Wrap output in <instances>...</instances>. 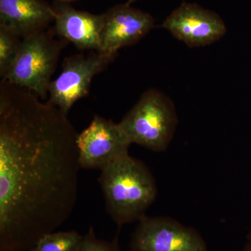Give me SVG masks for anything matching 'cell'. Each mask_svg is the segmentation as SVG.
Here are the masks:
<instances>
[{
	"mask_svg": "<svg viewBox=\"0 0 251 251\" xmlns=\"http://www.w3.org/2000/svg\"><path fill=\"white\" fill-rule=\"evenodd\" d=\"M67 114L0 82V251H29L72 215L81 169Z\"/></svg>",
	"mask_w": 251,
	"mask_h": 251,
	"instance_id": "obj_1",
	"label": "cell"
},
{
	"mask_svg": "<svg viewBox=\"0 0 251 251\" xmlns=\"http://www.w3.org/2000/svg\"><path fill=\"white\" fill-rule=\"evenodd\" d=\"M99 182L107 211L119 227L143 219L157 196L151 172L143 162L130 156L102 170Z\"/></svg>",
	"mask_w": 251,
	"mask_h": 251,
	"instance_id": "obj_2",
	"label": "cell"
},
{
	"mask_svg": "<svg viewBox=\"0 0 251 251\" xmlns=\"http://www.w3.org/2000/svg\"><path fill=\"white\" fill-rule=\"evenodd\" d=\"M119 124L130 143L161 152L174 137L178 117L173 100L161 91L150 89Z\"/></svg>",
	"mask_w": 251,
	"mask_h": 251,
	"instance_id": "obj_3",
	"label": "cell"
},
{
	"mask_svg": "<svg viewBox=\"0 0 251 251\" xmlns=\"http://www.w3.org/2000/svg\"><path fill=\"white\" fill-rule=\"evenodd\" d=\"M54 34L46 29L23 38L16 59L1 80L27 89L43 100L47 99L64 46Z\"/></svg>",
	"mask_w": 251,
	"mask_h": 251,
	"instance_id": "obj_4",
	"label": "cell"
},
{
	"mask_svg": "<svg viewBox=\"0 0 251 251\" xmlns=\"http://www.w3.org/2000/svg\"><path fill=\"white\" fill-rule=\"evenodd\" d=\"M113 59L97 51L66 57L62 72L50 85L47 101L68 114L77 100L87 97L94 77Z\"/></svg>",
	"mask_w": 251,
	"mask_h": 251,
	"instance_id": "obj_5",
	"label": "cell"
},
{
	"mask_svg": "<svg viewBox=\"0 0 251 251\" xmlns=\"http://www.w3.org/2000/svg\"><path fill=\"white\" fill-rule=\"evenodd\" d=\"M77 143L81 168L100 171L129 156L131 145L120 124L99 115L78 133Z\"/></svg>",
	"mask_w": 251,
	"mask_h": 251,
	"instance_id": "obj_6",
	"label": "cell"
},
{
	"mask_svg": "<svg viewBox=\"0 0 251 251\" xmlns=\"http://www.w3.org/2000/svg\"><path fill=\"white\" fill-rule=\"evenodd\" d=\"M130 251H207L196 229L170 217L144 216L132 235Z\"/></svg>",
	"mask_w": 251,
	"mask_h": 251,
	"instance_id": "obj_7",
	"label": "cell"
},
{
	"mask_svg": "<svg viewBox=\"0 0 251 251\" xmlns=\"http://www.w3.org/2000/svg\"><path fill=\"white\" fill-rule=\"evenodd\" d=\"M161 27L190 48L211 45L227 32L224 20L219 14L186 1L172 11Z\"/></svg>",
	"mask_w": 251,
	"mask_h": 251,
	"instance_id": "obj_8",
	"label": "cell"
},
{
	"mask_svg": "<svg viewBox=\"0 0 251 251\" xmlns=\"http://www.w3.org/2000/svg\"><path fill=\"white\" fill-rule=\"evenodd\" d=\"M151 14L131 5L117 4L102 14V53L115 58L117 51L134 45L154 27Z\"/></svg>",
	"mask_w": 251,
	"mask_h": 251,
	"instance_id": "obj_9",
	"label": "cell"
},
{
	"mask_svg": "<svg viewBox=\"0 0 251 251\" xmlns=\"http://www.w3.org/2000/svg\"><path fill=\"white\" fill-rule=\"evenodd\" d=\"M54 31L82 50L101 51L102 14H93L66 4L54 8Z\"/></svg>",
	"mask_w": 251,
	"mask_h": 251,
	"instance_id": "obj_10",
	"label": "cell"
},
{
	"mask_svg": "<svg viewBox=\"0 0 251 251\" xmlns=\"http://www.w3.org/2000/svg\"><path fill=\"white\" fill-rule=\"evenodd\" d=\"M54 18L45 0H0V25L21 39L48 29Z\"/></svg>",
	"mask_w": 251,
	"mask_h": 251,
	"instance_id": "obj_11",
	"label": "cell"
},
{
	"mask_svg": "<svg viewBox=\"0 0 251 251\" xmlns=\"http://www.w3.org/2000/svg\"><path fill=\"white\" fill-rule=\"evenodd\" d=\"M83 239L76 231H54L43 236L29 251H79Z\"/></svg>",
	"mask_w": 251,
	"mask_h": 251,
	"instance_id": "obj_12",
	"label": "cell"
},
{
	"mask_svg": "<svg viewBox=\"0 0 251 251\" xmlns=\"http://www.w3.org/2000/svg\"><path fill=\"white\" fill-rule=\"evenodd\" d=\"M22 39L7 28L0 25V77L2 79L13 64Z\"/></svg>",
	"mask_w": 251,
	"mask_h": 251,
	"instance_id": "obj_13",
	"label": "cell"
},
{
	"mask_svg": "<svg viewBox=\"0 0 251 251\" xmlns=\"http://www.w3.org/2000/svg\"><path fill=\"white\" fill-rule=\"evenodd\" d=\"M79 251H122L118 244V237L112 242L99 239L96 236L93 227H90L84 236L83 242Z\"/></svg>",
	"mask_w": 251,
	"mask_h": 251,
	"instance_id": "obj_14",
	"label": "cell"
},
{
	"mask_svg": "<svg viewBox=\"0 0 251 251\" xmlns=\"http://www.w3.org/2000/svg\"><path fill=\"white\" fill-rule=\"evenodd\" d=\"M242 251H251V229L249 233L248 234L247 242H246L245 245H244Z\"/></svg>",
	"mask_w": 251,
	"mask_h": 251,
	"instance_id": "obj_15",
	"label": "cell"
},
{
	"mask_svg": "<svg viewBox=\"0 0 251 251\" xmlns=\"http://www.w3.org/2000/svg\"><path fill=\"white\" fill-rule=\"evenodd\" d=\"M138 1V0H128V1H126V4L128 5H132L133 4V3H135V1Z\"/></svg>",
	"mask_w": 251,
	"mask_h": 251,
	"instance_id": "obj_16",
	"label": "cell"
},
{
	"mask_svg": "<svg viewBox=\"0 0 251 251\" xmlns=\"http://www.w3.org/2000/svg\"><path fill=\"white\" fill-rule=\"evenodd\" d=\"M63 1H72V0H63Z\"/></svg>",
	"mask_w": 251,
	"mask_h": 251,
	"instance_id": "obj_17",
	"label": "cell"
}]
</instances>
